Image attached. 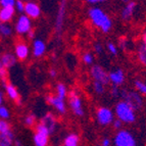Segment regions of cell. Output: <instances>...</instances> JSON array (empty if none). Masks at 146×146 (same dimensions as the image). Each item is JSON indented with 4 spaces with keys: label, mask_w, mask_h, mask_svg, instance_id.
<instances>
[{
    "label": "cell",
    "mask_w": 146,
    "mask_h": 146,
    "mask_svg": "<svg viewBox=\"0 0 146 146\" xmlns=\"http://www.w3.org/2000/svg\"><path fill=\"white\" fill-rule=\"evenodd\" d=\"M15 143V135L11 131L0 134V146H11Z\"/></svg>",
    "instance_id": "cell-20"
},
{
    "label": "cell",
    "mask_w": 146,
    "mask_h": 146,
    "mask_svg": "<svg viewBox=\"0 0 146 146\" xmlns=\"http://www.w3.org/2000/svg\"><path fill=\"white\" fill-rule=\"evenodd\" d=\"M25 12L30 19H37L41 15V8L38 3L34 1H28L25 3Z\"/></svg>",
    "instance_id": "cell-11"
},
{
    "label": "cell",
    "mask_w": 146,
    "mask_h": 146,
    "mask_svg": "<svg viewBox=\"0 0 146 146\" xmlns=\"http://www.w3.org/2000/svg\"><path fill=\"white\" fill-rule=\"evenodd\" d=\"M96 119L98 124L101 126H108L115 121L113 112L108 107L101 106L96 110Z\"/></svg>",
    "instance_id": "cell-6"
},
{
    "label": "cell",
    "mask_w": 146,
    "mask_h": 146,
    "mask_svg": "<svg viewBox=\"0 0 146 146\" xmlns=\"http://www.w3.org/2000/svg\"><path fill=\"white\" fill-rule=\"evenodd\" d=\"M12 33V29L8 24H3L0 23V34L4 37L10 36Z\"/></svg>",
    "instance_id": "cell-25"
},
{
    "label": "cell",
    "mask_w": 146,
    "mask_h": 146,
    "mask_svg": "<svg viewBox=\"0 0 146 146\" xmlns=\"http://www.w3.org/2000/svg\"><path fill=\"white\" fill-rule=\"evenodd\" d=\"M79 142H80V138L77 134H70L64 138L63 141V145L64 146H79Z\"/></svg>",
    "instance_id": "cell-22"
},
{
    "label": "cell",
    "mask_w": 146,
    "mask_h": 146,
    "mask_svg": "<svg viewBox=\"0 0 146 146\" xmlns=\"http://www.w3.org/2000/svg\"><path fill=\"white\" fill-rule=\"evenodd\" d=\"M121 97L123 98L125 102H127L133 110H140L143 104V100L142 97L137 93L136 91H128V90H121Z\"/></svg>",
    "instance_id": "cell-3"
},
{
    "label": "cell",
    "mask_w": 146,
    "mask_h": 146,
    "mask_svg": "<svg viewBox=\"0 0 146 146\" xmlns=\"http://www.w3.org/2000/svg\"><path fill=\"white\" fill-rule=\"evenodd\" d=\"M93 89H94L95 93H97L98 95H102L105 92V85L99 82H95L93 83Z\"/></svg>",
    "instance_id": "cell-28"
},
{
    "label": "cell",
    "mask_w": 146,
    "mask_h": 146,
    "mask_svg": "<svg viewBox=\"0 0 146 146\" xmlns=\"http://www.w3.org/2000/svg\"><path fill=\"white\" fill-rule=\"evenodd\" d=\"M15 7H2L0 9V23H5L9 22L11 20L13 15H15Z\"/></svg>",
    "instance_id": "cell-19"
},
{
    "label": "cell",
    "mask_w": 146,
    "mask_h": 146,
    "mask_svg": "<svg viewBox=\"0 0 146 146\" xmlns=\"http://www.w3.org/2000/svg\"><path fill=\"white\" fill-rule=\"evenodd\" d=\"M110 94H111L112 97H121V89L117 86H112L111 89H110Z\"/></svg>",
    "instance_id": "cell-36"
},
{
    "label": "cell",
    "mask_w": 146,
    "mask_h": 146,
    "mask_svg": "<svg viewBox=\"0 0 146 146\" xmlns=\"http://www.w3.org/2000/svg\"><path fill=\"white\" fill-rule=\"evenodd\" d=\"M83 61L85 64H88V66L92 64L93 61H94V56H93V54L90 53V52H85V53L83 54Z\"/></svg>",
    "instance_id": "cell-31"
},
{
    "label": "cell",
    "mask_w": 146,
    "mask_h": 146,
    "mask_svg": "<svg viewBox=\"0 0 146 146\" xmlns=\"http://www.w3.org/2000/svg\"><path fill=\"white\" fill-rule=\"evenodd\" d=\"M88 17L95 27L99 28L103 33H108L112 27L110 17L99 7H91L88 10Z\"/></svg>",
    "instance_id": "cell-1"
},
{
    "label": "cell",
    "mask_w": 146,
    "mask_h": 146,
    "mask_svg": "<svg viewBox=\"0 0 146 146\" xmlns=\"http://www.w3.org/2000/svg\"><path fill=\"white\" fill-rule=\"evenodd\" d=\"M0 79L3 82V84L7 82V70L1 64V62H0Z\"/></svg>",
    "instance_id": "cell-32"
},
{
    "label": "cell",
    "mask_w": 146,
    "mask_h": 146,
    "mask_svg": "<svg viewBox=\"0 0 146 146\" xmlns=\"http://www.w3.org/2000/svg\"><path fill=\"white\" fill-rule=\"evenodd\" d=\"M15 146H23L20 140H15Z\"/></svg>",
    "instance_id": "cell-46"
},
{
    "label": "cell",
    "mask_w": 146,
    "mask_h": 146,
    "mask_svg": "<svg viewBox=\"0 0 146 146\" xmlns=\"http://www.w3.org/2000/svg\"><path fill=\"white\" fill-rule=\"evenodd\" d=\"M40 123L46 127V129L48 130L50 134H52V133L55 131L56 125H57L55 117H54V115L51 113V112H47L46 115L41 119V122Z\"/></svg>",
    "instance_id": "cell-15"
},
{
    "label": "cell",
    "mask_w": 146,
    "mask_h": 146,
    "mask_svg": "<svg viewBox=\"0 0 146 146\" xmlns=\"http://www.w3.org/2000/svg\"><path fill=\"white\" fill-rule=\"evenodd\" d=\"M0 62L4 66L6 70L11 66H13L17 62V57L15 55H13L10 52H6V53H3L2 55L0 56Z\"/></svg>",
    "instance_id": "cell-17"
},
{
    "label": "cell",
    "mask_w": 146,
    "mask_h": 146,
    "mask_svg": "<svg viewBox=\"0 0 146 146\" xmlns=\"http://www.w3.org/2000/svg\"><path fill=\"white\" fill-rule=\"evenodd\" d=\"M119 47L123 50H126L128 47V40L125 37H121L119 39Z\"/></svg>",
    "instance_id": "cell-37"
},
{
    "label": "cell",
    "mask_w": 146,
    "mask_h": 146,
    "mask_svg": "<svg viewBox=\"0 0 146 146\" xmlns=\"http://www.w3.org/2000/svg\"><path fill=\"white\" fill-rule=\"evenodd\" d=\"M112 126H113V128H115V130H121L122 129V127H123V123L119 121V119H115L113 122H112Z\"/></svg>",
    "instance_id": "cell-40"
},
{
    "label": "cell",
    "mask_w": 146,
    "mask_h": 146,
    "mask_svg": "<svg viewBox=\"0 0 146 146\" xmlns=\"http://www.w3.org/2000/svg\"><path fill=\"white\" fill-rule=\"evenodd\" d=\"M110 77V82L112 84V86H121L125 82V73L122 68H115L108 74Z\"/></svg>",
    "instance_id": "cell-12"
},
{
    "label": "cell",
    "mask_w": 146,
    "mask_h": 146,
    "mask_svg": "<svg viewBox=\"0 0 146 146\" xmlns=\"http://www.w3.org/2000/svg\"><path fill=\"white\" fill-rule=\"evenodd\" d=\"M134 86L136 88V90L139 93H141L143 95H146V83L142 82L141 80H135Z\"/></svg>",
    "instance_id": "cell-26"
},
{
    "label": "cell",
    "mask_w": 146,
    "mask_h": 146,
    "mask_svg": "<svg viewBox=\"0 0 146 146\" xmlns=\"http://www.w3.org/2000/svg\"><path fill=\"white\" fill-rule=\"evenodd\" d=\"M46 101L49 104L53 106L57 112H59L60 115H64L66 112V105L64 102V99H61L56 95H47L46 96Z\"/></svg>",
    "instance_id": "cell-10"
},
{
    "label": "cell",
    "mask_w": 146,
    "mask_h": 146,
    "mask_svg": "<svg viewBox=\"0 0 146 146\" xmlns=\"http://www.w3.org/2000/svg\"><path fill=\"white\" fill-rule=\"evenodd\" d=\"M49 76H50L51 78H55L56 76H57V72H56L55 68H50V70H49Z\"/></svg>",
    "instance_id": "cell-43"
},
{
    "label": "cell",
    "mask_w": 146,
    "mask_h": 146,
    "mask_svg": "<svg viewBox=\"0 0 146 146\" xmlns=\"http://www.w3.org/2000/svg\"><path fill=\"white\" fill-rule=\"evenodd\" d=\"M68 104L71 107L72 111L74 115L77 117H83L84 115V108H83V102L81 99L80 95L76 90H72L68 94Z\"/></svg>",
    "instance_id": "cell-4"
},
{
    "label": "cell",
    "mask_w": 146,
    "mask_h": 146,
    "mask_svg": "<svg viewBox=\"0 0 146 146\" xmlns=\"http://www.w3.org/2000/svg\"><path fill=\"white\" fill-rule=\"evenodd\" d=\"M33 141H34L35 146H47L49 140L47 136L35 133L34 136H33Z\"/></svg>",
    "instance_id": "cell-23"
},
{
    "label": "cell",
    "mask_w": 146,
    "mask_h": 146,
    "mask_svg": "<svg viewBox=\"0 0 146 146\" xmlns=\"http://www.w3.org/2000/svg\"><path fill=\"white\" fill-rule=\"evenodd\" d=\"M4 85V88H5V91H6V94L8 95V97L12 100V101H15L17 105H21L22 104V98H21V95L17 91V89L15 87V86L12 85V84L6 83L3 84Z\"/></svg>",
    "instance_id": "cell-13"
},
{
    "label": "cell",
    "mask_w": 146,
    "mask_h": 146,
    "mask_svg": "<svg viewBox=\"0 0 146 146\" xmlns=\"http://www.w3.org/2000/svg\"><path fill=\"white\" fill-rule=\"evenodd\" d=\"M35 131H36V133H38V134L44 135V136H47V137H49V135H50L49 131L46 129V127L44 126V125H42L41 123L36 125V127H35Z\"/></svg>",
    "instance_id": "cell-27"
},
{
    "label": "cell",
    "mask_w": 146,
    "mask_h": 146,
    "mask_svg": "<svg viewBox=\"0 0 146 146\" xmlns=\"http://www.w3.org/2000/svg\"><path fill=\"white\" fill-rule=\"evenodd\" d=\"M0 5L2 7H15V0H0Z\"/></svg>",
    "instance_id": "cell-35"
},
{
    "label": "cell",
    "mask_w": 146,
    "mask_h": 146,
    "mask_svg": "<svg viewBox=\"0 0 146 146\" xmlns=\"http://www.w3.org/2000/svg\"><path fill=\"white\" fill-rule=\"evenodd\" d=\"M2 102H3V95H2V93L0 92V106H1Z\"/></svg>",
    "instance_id": "cell-47"
},
{
    "label": "cell",
    "mask_w": 146,
    "mask_h": 146,
    "mask_svg": "<svg viewBox=\"0 0 146 146\" xmlns=\"http://www.w3.org/2000/svg\"><path fill=\"white\" fill-rule=\"evenodd\" d=\"M135 8H136V2L135 1H129L121 11V17L124 21H129L133 15H134Z\"/></svg>",
    "instance_id": "cell-16"
},
{
    "label": "cell",
    "mask_w": 146,
    "mask_h": 146,
    "mask_svg": "<svg viewBox=\"0 0 146 146\" xmlns=\"http://www.w3.org/2000/svg\"><path fill=\"white\" fill-rule=\"evenodd\" d=\"M115 113L117 119H119L123 124H132L136 121L135 110L124 100L119 101L115 105Z\"/></svg>",
    "instance_id": "cell-2"
},
{
    "label": "cell",
    "mask_w": 146,
    "mask_h": 146,
    "mask_svg": "<svg viewBox=\"0 0 146 146\" xmlns=\"http://www.w3.org/2000/svg\"><path fill=\"white\" fill-rule=\"evenodd\" d=\"M56 96H58L61 99H64V98L68 96V88L64 84L58 83L56 85Z\"/></svg>",
    "instance_id": "cell-24"
},
{
    "label": "cell",
    "mask_w": 146,
    "mask_h": 146,
    "mask_svg": "<svg viewBox=\"0 0 146 146\" xmlns=\"http://www.w3.org/2000/svg\"><path fill=\"white\" fill-rule=\"evenodd\" d=\"M15 7L19 12H25V2L22 0H17L15 1Z\"/></svg>",
    "instance_id": "cell-38"
},
{
    "label": "cell",
    "mask_w": 146,
    "mask_h": 146,
    "mask_svg": "<svg viewBox=\"0 0 146 146\" xmlns=\"http://www.w3.org/2000/svg\"><path fill=\"white\" fill-rule=\"evenodd\" d=\"M32 30V23L30 17H28L26 15H21L17 19V22L15 24V32L20 35L28 34Z\"/></svg>",
    "instance_id": "cell-9"
},
{
    "label": "cell",
    "mask_w": 146,
    "mask_h": 146,
    "mask_svg": "<svg viewBox=\"0 0 146 146\" xmlns=\"http://www.w3.org/2000/svg\"><path fill=\"white\" fill-rule=\"evenodd\" d=\"M90 73L95 82L102 83L103 85H107V84L110 83L108 74H107L104 68L101 66H99V64H94V66H92Z\"/></svg>",
    "instance_id": "cell-7"
},
{
    "label": "cell",
    "mask_w": 146,
    "mask_h": 146,
    "mask_svg": "<svg viewBox=\"0 0 146 146\" xmlns=\"http://www.w3.org/2000/svg\"><path fill=\"white\" fill-rule=\"evenodd\" d=\"M28 37H29V39H34V37H35V33H34V31H30L29 33H28Z\"/></svg>",
    "instance_id": "cell-45"
},
{
    "label": "cell",
    "mask_w": 146,
    "mask_h": 146,
    "mask_svg": "<svg viewBox=\"0 0 146 146\" xmlns=\"http://www.w3.org/2000/svg\"><path fill=\"white\" fill-rule=\"evenodd\" d=\"M29 46L25 42H17L15 46V55L17 59L25 60L29 56Z\"/></svg>",
    "instance_id": "cell-14"
},
{
    "label": "cell",
    "mask_w": 146,
    "mask_h": 146,
    "mask_svg": "<svg viewBox=\"0 0 146 146\" xmlns=\"http://www.w3.org/2000/svg\"><path fill=\"white\" fill-rule=\"evenodd\" d=\"M94 50L97 54H102L103 52V46L101 45V43H95L94 45Z\"/></svg>",
    "instance_id": "cell-39"
},
{
    "label": "cell",
    "mask_w": 146,
    "mask_h": 146,
    "mask_svg": "<svg viewBox=\"0 0 146 146\" xmlns=\"http://www.w3.org/2000/svg\"><path fill=\"white\" fill-rule=\"evenodd\" d=\"M106 47H107V50H108V52H110V54H112V55H117V47L115 43L108 42Z\"/></svg>",
    "instance_id": "cell-34"
},
{
    "label": "cell",
    "mask_w": 146,
    "mask_h": 146,
    "mask_svg": "<svg viewBox=\"0 0 146 146\" xmlns=\"http://www.w3.org/2000/svg\"><path fill=\"white\" fill-rule=\"evenodd\" d=\"M137 58L143 66H146V47L140 43L137 46Z\"/></svg>",
    "instance_id": "cell-21"
},
{
    "label": "cell",
    "mask_w": 146,
    "mask_h": 146,
    "mask_svg": "<svg viewBox=\"0 0 146 146\" xmlns=\"http://www.w3.org/2000/svg\"><path fill=\"white\" fill-rule=\"evenodd\" d=\"M115 146H136V139L127 130H119L113 138Z\"/></svg>",
    "instance_id": "cell-5"
},
{
    "label": "cell",
    "mask_w": 146,
    "mask_h": 146,
    "mask_svg": "<svg viewBox=\"0 0 146 146\" xmlns=\"http://www.w3.org/2000/svg\"><path fill=\"white\" fill-rule=\"evenodd\" d=\"M36 115L31 113V115H28L27 117H25V125L28 127H33L35 124H36Z\"/></svg>",
    "instance_id": "cell-30"
},
{
    "label": "cell",
    "mask_w": 146,
    "mask_h": 146,
    "mask_svg": "<svg viewBox=\"0 0 146 146\" xmlns=\"http://www.w3.org/2000/svg\"><path fill=\"white\" fill-rule=\"evenodd\" d=\"M86 2H87L88 4L94 5V4H99V3H103L104 1H103V0H87Z\"/></svg>",
    "instance_id": "cell-42"
},
{
    "label": "cell",
    "mask_w": 146,
    "mask_h": 146,
    "mask_svg": "<svg viewBox=\"0 0 146 146\" xmlns=\"http://www.w3.org/2000/svg\"><path fill=\"white\" fill-rule=\"evenodd\" d=\"M10 117V111L7 107L3 106L1 105L0 106V119L2 121H5V119H8Z\"/></svg>",
    "instance_id": "cell-29"
},
{
    "label": "cell",
    "mask_w": 146,
    "mask_h": 146,
    "mask_svg": "<svg viewBox=\"0 0 146 146\" xmlns=\"http://www.w3.org/2000/svg\"><path fill=\"white\" fill-rule=\"evenodd\" d=\"M10 131V125L6 121H0V134Z\"/></svg>",
    "instance_id": "cell-33"
},
{
    "label": "cell",
    "mask_w": 146,
    "mask_h": 146,
    "mask_svg": "<svg viewBox=\"0 0 146 146\" xmlns=\"http://www.w3.org/2000/svg\"><path fill=\"white\" fill-rule=\"evenodd\" d=\"M110 144H111V141L110 138H104L101 141V146H110Z\"/></svg>",
    "instance_id": "cell-41"
},
{
    "label": "cell",
    "mask_w": 146,
    "mask_h": 146,
    "mask_svg": "<svg viewBox=\"0 0 146 146\" xmlns=\"http://www.w3.org/2000/svg\"><path fill=\"white\" fill-rule=\"evenodd\" d=\"M66 4H68L66 1H60L58 9H57V15H56L55 20V32L57 34H60L61 31H62L66 13Z\"/></svg>",
    "instance_id": "cell-8"
},
{
    "label": "cell",
    "mask_w": 146,
    "mask_h": 146,
    "mask_svg": "<svg viewBox=\"0 0 146 146\" xmlns=\"http://www.w3.org/2000/svg\"><path fill=\"white\" fill-rule=\"evenodd\" d=\"M142 44L146 47V29L144 30L143 34H142Z\"/></svg>",
    "instance_id": "cell-44"
},
{
    "label": "cell",
    "mask_w": 146,
    "mask_h": 146,
    "mask_svg": "<svg viewBox=\"0 0 146 146\" xmlns=\"http://www.w3.org/2000/svg\"><path fill=\"white\" fill-rule=\"evenodd\" d=\"M46 51V45L42 40L36 39L33 42V55L35 57H41L42 55H44Z\"/></svg>",
    "instance_id": "cell-18"
}]
</instances>
